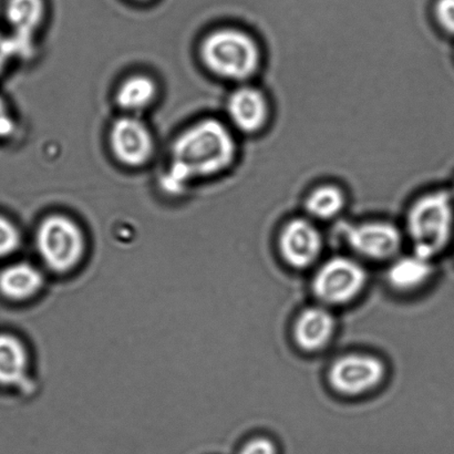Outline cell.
Segmentation results:
<instances>
[{
  "mask_svg": "<svg viewBox=\"0 0 454 454\" xmlns=\"http://www.w3.org/2000/svg\"><path fill=\"white\" fill-rule=\"evenodd\" d=\"M236 144L229 129L215 119L201 120L173 142L162 189L179 195L198 180L224 172L233 164Z\"/></svg>",
  "mask_w": 454,
  "mask_h": 454,
  "instance_id": "6da1fadb",
  "label": "cell"
},
{
  "mask_svg": "<svg viewBox=\"0 0 454 454\" xmlns=\"http://www.w3.org/2000/svg\"><path fill=\"white\" fill-rule=\"evenodd\" d=\"M453 231L452 201L444 191L420 198L408 213L407 231L417 255L434 261L450 244Z\"/></svg>",
  "mask_w": 454,
  "mask_h": 454,
  "instance_id": "7a4b0ae2",
  "label": "cell"
},
{
  "mask_svg": "<svg viewBox=\"0 0 454 454\" xmlns=\"http://www.w3.org/2000/svg\"><path fill=\"white\" fill-rule=\"evenodd\" d=\"M200 53L212 74L230 82L253 77L261 65V51L255 40L238 29L213 31L203 40Z\"/></svg>",
  "mask_w": 454,
  "mask_h": 454,
  "instance_id": "3957f363",
  "label": "cell"
},
{
  "mask_svg": "<svg viewBox=\"0 0 454 454\" xmlns=\"http://www.w3.org/2000/svg\"><path fill=\"white\" fill-rule=\"evenodd\" d=\"M35 244L44 264L57 273L74 269L86 251L82 229L74 220L60 215L48 216L42 222Z\"/></svg>",
  "mask_w": 454,
  "mask_h": 454,
  "instance_id": "277c9868",
  "label": "cell"
},
{
  "mask_svg": "<svg viewBox=\"0 0 454 454\" xmlns=\"http://www.w3.org/2000/svg\"><path fill=\"white\" fill-rule=\"evenodd\" d=\"M367 280V271L358 261L335 256L329 258L316 271L311 289L324 305H345L363 293Z\"/></svg>",
  "mask_w": 454,
  "mask_h": 454,
  "instance_id": "5b68a950",
  "label": "cell"
},
{
  "mask_svg": "<svg viewBox=\"0 0 454 454\" xmlns=\"http://www.w3.org/2000/svg\"><path fill=\"white\" fill-rule=\"evenodd\" d=\"M327 377L329 386L337 394L358 397L381 385L386 377V366L376 356L347 354L331 364Z\"/></svg>",
  "mask_w": 454,
  "mask_h": 454,
  "instance_id": "8992f818",
  "label": "cell"
},
{
  "mask_svg": "<svg viewBox=\"0 0 454 454\" xmlns=\"http://www.w3.org/2000/svg\"><path fill=\"white\" fill-rule=\"evenodd\" d=\"M340 234L351 251L372 261L394 260L403 242L399 230L389 222L344 223Z\"/></svg>",
  "mask_w": 454,
  "mask_h": 454,
  "instance_id": "52a82bcc",
  "label": "cell"
},
{
  "mask_svg": "<svg viewBox=\"0 0 454 454\" xmlns=\"http://www.w3.org/2000/svg\"><path fill=\"white\" fill-rule=\"evenodd\" d=\"M109 145L115 160L128 168L145 166L154 153L153 133L137 115L127 114L114 122Z\"/></svg>",
  "mask_w": 454,
  "mask_h": 454,
  "instance_id": "ba28073f",
  "label": "cell"
},
{
  "mask_svg": "<svg viewBox=\"0 0 454 454\" xmlns=\"http://www.w3.org/2000/svg\"><path fill=\"white\" fill-rule=\"evenodd\" d=\"M278 247L288 266L305 270L313 265L322 254V234L310 221L292 220L280 231Z\"/></svg>",
  "mask_w": 454,
  "mask_h": 454,
  "instance_id": "9c48e42d",
  "label": "cell"
},
{
  "mask_svg": "<svg viewBox=\"0 0 454 454\" xmlns=\"http://www.w3.org/2000/svg\"><path fill=\"white\" fill-rule=\"evenodd\" d=\"M43 0H7L4 15L11 28L16 57L29 59L35 53V39L44 20Z\"/></svg>",
  "mask_w": 454,
  "mask_h": 454,
  "instance_id": "30bf717a",
  "label": "cell"
},
{
  "mask_svg": "<svg viewBox=\"0 0 454 454\" xmlns=\"http://www.w3.org/2000/svg\"><path fill=\"white\" fill-rule=\"evenodd\" d=\"M336 332V320L324 306L309 307L297 316L293 327L294 341L306 353L325 348Z\"/></svg>",
  "mask_w": 454,
  "mask_h": 454,
  "instance_id": "8fae6325",
  "label": "cell"
},
{
  "mask_svg": "<svg viewBox=\"0 0 454 454\" xmlns=\"http://www.w3.org/2000/svg\"><path fill=\"white\" fill-rule=\"evenodd\" d=\"M227 114L235 128L253 135L266 126L270 117L269 102L264 93L256 88H239L227 101Z\"/></svg>",
  "mask_w": 454,
  "mask_h": 454,
  "instance_id": "7c38bea8",
  "label": "cell"
},
{
  "mask_svg": "<svg viewBox=\"0 0 454 454\" xmlns=\"http://www.w3.org/2000/svg\"><path fill=\"white\" fill-rule=\"evenodd\" d=\"M434 275V261L412 253L394 258L387 270V280L395 291L409 293L424 287Z\"/></svg>",
  "mask_w": 454,
  "mask_h": 454,
  "instance_id": "4fadbf2b",
  "label": "cell"
},
{
  "mask_svg": "<svg viewBox=\"0 0 454 454\" xmlns=\"http://www.w3.org/2000/svg\"><path fill=\"white\" fill-rule=\"evenodd\" d=\"M29 356L22 341L0 333V386L22 388L28 381Z\"/></svg>",
  "mask_w": 454,
  "mask_h": 454,
  "instance_id": "5bb4252c",
  "label": "cell"
},
{
  "mask_svg": "<svg viewBox=\"0 0 454 454\" xmlns=\"http://www.w3.org/2000/svg\"><path fill=\"white\" fill-rule=\"evenodd\" d=\"M43 286V276L29 262H16L0 271V294L7 300L24 301Z\"/></svg>",
  "mask_w": 454,
  "mask_h": 454,
  "instance_id": "9a60e30c",
  "label": "cell"
},
{
  "mask_svg": "<svg viewBox=\"0 0 454 454\" xmlns=\"http://www.w3.org/2000/svg\"><path fill=\"white\" fill-rule=\"evenodd\" d=\"M157 95V83L153 78L145 74H136L120 84L115 93V102L124 113L136 115L150 108Z\"/></svg>",
  "mask_w": 454,
  "mask_h": 454,
  "instance_id": "2e32d148",
  "label": "cell"
},
{
  "mask_svg": "<svg viewBox=\"0 0 454 454\" xmlns=\"http://www.w3.org/2000/svg\"><path fill=\"white\" fill-rule=\"evenodd\" d=\"M346 197L335 185H322L311 191L305 201V208L311 217L332 220L344 210Z\"/></svg>",
  "mask_w": 454,
  "mask_h": 454,
  "instance_id": "e0dca14e",
  "label": "cell"
},
{
  "mask_svg": "<svg viewBox=\"0 0 454 454\" xmlns=\"http://www.w3.org/2000/svg\"><path fill=\"white\" fill-rule=\"evenodd\" d=\"M20 230L6 216L0 215V258L15 254L20 249Z\"/></svg>",
  "mask_w": 454,
  "mask_h": 454,
  "instance_id": "ac0fdd59",
  "label": "cell"
},
{
  "mask_svg": "<svg viewBox=\"0 0 454 454\" xmlns=\"http://www.w3.org/2000/svg\"><path fill=\"white\" fill-rule=\"evenodd\" d=\"M238 454H278V450L273 440L256 437L243 444Z\"/></svg>",
  "mask_w": 454,
  "mask_h": 454,
  "instance_id": "d6986e66",
  "label": "cell"
},
{
  "mask_svg": "<svg viewBox=\"0 0 454 454\" xmlns=\"http://www.w3.org/2000/svg\"><path fill=\"white\" fill-rule=\"evenodd\" d=\"M435 16L442 28L454 35V0H438Z\"/></svg>",
  "mask_w": 454,
  "mask_h": 454,
  "instance_id": "ffe728a7",
  "label": "cell"
},
{
  "mask_svg": "<svg viewBox=\"0 0 454 454\" xmlns=\"http://www.w3.org/2000/svg\"><path fill=\"white\" fill-rule=\"evenodd\" d=\"M16 132V121L11 109L0 96V140H6Z\"/></svg>",
  "mask_w": 454,
  "mask_h": 454,
  "instance_id": "44dd1931",
  "label": "cell"
},
{
  "mask_svg": "<svg viewBox=\"0 0 454 454\" xmlns=\"http://www.w3.org/2000/svg\"><path fill=\"white\" fill-rule=\"evenodd\" d=\"M16 57L15 48L12 46L8 35L0 33V74L7 68L9 62Z\"/></svg>",
  "mask_w": 454,
  "mask_h": 454,
  "instance_id": "7402d4cb",
  "label": "cell"
}]
</instances>
